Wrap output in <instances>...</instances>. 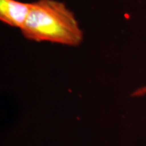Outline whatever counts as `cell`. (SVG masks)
<instances>
[{
  "mask_svg": "<svg viewBox=\"0 0 146 146\" xmlns=\"http://www.w3.org/2000/svg\"><path fill=\"white\" fill-rule=\"evenodd\" d=\"M146 95V86L140 87L136 89L135 91H133L131 94L132 97H141Z\"/></svg>",
  "mask_w": 146,
  "mask_h": 146,
  "instance_id": "3",
  "label": "cell"
},
{
  "mask_svg": "<svg viewBox=\"0 0 146 146\" xmlns=\"http://www.w3.org/2000/svg\"><path fill=\"white\" fill-rule=\"evenodd\" d=\"M31 3L17 0H0V20L12 27L21 29L26 23Z\"/></svg>",
  "mask_w": 146,
  "mask_h": 146,
  "instance_id": "2",
  "label": "cell"
},
{
  "mask_svg": "<svg viewBox=\"0 0 146 146\" xmlns=\"http://www.w3.org/2000/svg\"><path fill=\"white\" fill-rule=\"evenodd\" d=\"M22 34L27 39L36 42L78 46L83 33L74 14L64 3L56 0H38L31 8Z\"/></svg>",
  "mask_w": 146,
  "mask_h": 146,
  "instance_id": "1",
  "label": "cell"
}]
</instances>
